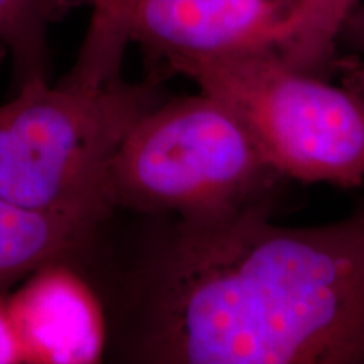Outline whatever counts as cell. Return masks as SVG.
Returning a JSON list of instances; mask_svg holds the SVG:
<instances>
[{
    "mask_svg": "<svg viewBox=\"0 0 364 364\" xmlns=\"http://www.w3.org/2000/svg\"><path fill=\"white\" fill-rule=\"evenodd\" d=\"M90 0H0V48L11 59L16 90L49 81L53 26Z\"/></svg>",
    "mask_w": 364,
    "mask_h": 364,
    "instance_id": "ba28073f",
    "label": "cell"
},
{
    "mask_svg": "<svg viewBox=\"0 0 364 364\" xmlns=\"http://www.w3.org/2000/svg\"><path fill=\"white\" fill-rule=\"evenodd\" d=\"M7 292L0 290V364H17L22 363V353L9 311Z\"/></svg>",
    "mask_w": 364,
    "mask_h": 364,
    "instance_id": "8fae6325",
    "label": "cell"
},
{
    "mask_svg": "<svg viewBox=\"0 0 364 364\" xmlns=\"http://www.w3.org/2000/svg\"><path fill=\"white\" fill-rule=\"evenodd\" d=\"M169 97L145 75L86 91L33 81L0 105V198L39 213H110L107 171L130 127Z\"/></svg>",
    "mask_w": 364,
    "mask_h": 364,
    "instance_id": "3957f363",
    "label": "cell"
},
{
    "mask_svg": "<svg viewBox=\"0 0 364 364\" xmlns=\"http://www.w3.org/2000/svg\"><path fill=\"white\" fill-rule=\"evenodd\" d=\"M22 363L95 364L107 358L108 318L91 282L68 260L39 267L7 292Z\"/></svg>",
    "mask_w": 364,
    "mask_h": 364,
    "instance_id": "8992f818",
    "label": "cell"
},
{
    "mask_svg": "<svg viewBox=\"0 0 364 364\" xmlns=\"http://www.w3.org/2000/svg\"><path fill=\"white\" fill-rule=\"evenodd\" d=\"M230 107L285 179L364 186V93L265 61H206L176 71Z\"/></svg>",
    "mask_w": 364,
    "mask_h": 364,
    "instance_id": "277c9868",
    "label": "cell"
},
{
    "mask_svg": "<svg viewBox=\"0 0 364 364\" xmlns=\"http://www.w3.org/2000/svg\"><path fill=\"white\" fill-rule=\"evenodd\" d=\"M358 0H142L130 43L147 75L166 81L186 65L265 61L331 78Z\"/></svg>",
    "mask_w": 364,
    "mask_h": 364,
    "instance_id": "5b68a950",
    "label": "cell"
},
{
    "mask_svg": "<svg viewBox=\"0 0 364 364\" xmlns=\"http://www.w3.org/2000/svg\"><path fill=\"white\" fill-rule=\"evenodd\" d=\"M285 179L221 100L167 97L127 132L107 171L113 211L218 221L282 208Z\"/></svg>",
    "mask_w": 364,
    "mask_h": 364,
    "instance_id": "7a4b0ae2",
    "label": "cell"
},
{
    "mask_svg": "<svg viewBox=\"0 0 364 364\" xmlns=\"http://www.w3.org/2000/svg\"><path fill=\"white\" fill-rule=\"evenodd\" d=\"M353 75V86L364 93V0L356 6L344 22L339 38V71Z\"/></svg>",
    "mask_w": 364,
    "mask_h": 364,
    "instance_id": "30bf717a",
    "label": "cell"
},
{
    "mask_svg": "<svg viewBox=\"0 0 364 364\" xmlns=\"http://www.w3.org/2000/svg\"><path fill=\"white\" fill-rule=\"evenodd\" d=\"M142 0H90L91 17L75 66L59 83L93 91L122 80L135 11Z\"/></svg>",
    "mask_w": 364,
    "mask_h": 364,
    "instance_id": "9c48e42d",
    "label": "cell"
},
{
    "mask_svg": "<svg viewBox=\"0 0 364 364\" xmlns=\"http://www.w3.org/2000/svg\"><path fill=\"white\" fill-rule=\"evenodd\" d=\"M113 211L73 265L108 318V363L364 364V198L338 221Z\"/></svg>",
    "mask_w": 364,
    "mask_h": 364,
    "instance_id": "6da1fadb",
    "label": "cell"
},
{
    "mask_svg": "<svg viewBox=\"0 0 364 364\" xmlns=\"http://www.w3.org/2000/svg\"><path fill=\"white\" fill-rule=\"evenodd\" d=\"M110 213H39L0 198V290L46 263L70 260Z\"/></svg>",
    "mask_w": 364,
    "mask_h": 364,
    "instance_id": "52a82bcc",
    "label": "cell"
},
{
    "mask_svg": "<svg viewBox=\"0 0 364 364\" xmlns=\"http://www.w3.org/2000/svg\"><path fill=\"white\" fill-rule=\"evenodd\" d=\"M0 56H6V53H4L2 48H0Z\"/></svg>",
    "mask_w": 364,
    "mask_h": 364,
    "instance_id": "7c38bea8",
    "label": "cell"
}]
</instances>
